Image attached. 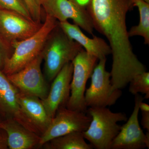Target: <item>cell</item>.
I'll list each match as a JSON object with an SVG mask.
<instances>
[{
	"label": "cell",
	"instance_id": "6",
	"mask_svg": "<svg viewBox=\"0 0 149 149\" xmlns=\"http://www.w3.org/2000/svg\"><path fill=\"white\" fill-rule=\"evenodd\" d=\"M99 61L91 74V85L85 92V102L88 107L111 106L122 95L121 90L113 89L110 72L106 69V58Z\"/></svg>",
	"mask_w": 149,
	"mask_h": 149
},
{
	"label": "cell",
	"instance_id": "10",
	"mask_svg": "<svg viewBox=\"0 0 149 149\" xmlns=\"http://www.w3.org/2000/svg\"><path fill=\"white\" fill-rule=\"evenodd\" d=\"M42 25L16 12L0 8V33L13 47L35 34Z\"/></svg>",
	"mask_w": 149,
	"mask_h": 149
},
{
	"label": "cell",
	"instance_id": "30",
	"mask_svg": "<svg viewBox=\"0 0 149 149\" xmlns=\"http://www.w3.org/2000/svg\"></svg>",
	"mask_w": 149,
	"mask_h": 149
},
{
	"label": "cell",
	"instance_id": "8",
	"mask_svg": "<svg viewBox=\"0 0 149 149\" xmlns=\"http://www.w3.org/2000/svg\"><path fill=\"white\" fill-rule=\"evenodd\" d=\"M42 61L41 52L34 60L23 69L7 75L10 81L19 91L36 96L41 100L45 98L49 90L41 70Z\"/></svg>",
	"mask_w": 149,
	"mask_h": 149
},
{
	"label": "cell",
	"instance_id": "1",
	"mask_svg": "<svg viewBox=\"0 0 149 149\" xmlns=\"http://www.w3.org/2000/svg\"><path fill=\"white\" fill-rule=\"evenodd\" d=\"M132 0H88L86 8L94 29L107 38L111 49V82L113 90L125 88L137 74L146 71L133 52L126 26Z\"/></svg>",
	"mask_w": 149,
	"mask_h": 149
},
{
	"label": "cell",
	"instance_id": "4",
	"mask_svg": "<svg viewBox=\"0 0 149 149\" xmlns=\"http://www.w3.org/2000/svg\"><path fill=\"white\" fill-rule=\"evenodd\" d=\"M87 113L91 117V121L88 129L83 132L85 139L95 148L111 149L113 141L121 128L118 123L127 121L126 115L113 112L107 107H91Z\"/></svg>",
	"mask_w": 149,
	"mask_h": 149
},
{
	"label": "cell",
	"instance_id": "24",
	"mask_svg": "<svg viewBox=\"0 0 149 149\" xmlns=\"http://www.w3.org/2000/svg\"><path fill=\"white\" fill-rule=\"evenodd\" d=\"M141 125L144 129L149 131V111H141Z\"/></svg>",
	"mask_w": 149,
	"mask_h": 149
},
{
	"label": "cell",
	"instance_id": "15",
	"mask_svg": "<svg viewBox=\"0 0 149 149\" xmlns=\"http://www.w3.org/2000/svg\"><path fill=\"white\" fill-rule=\"evenodd\" d=\"M58 24L70 38L77 42L87 53L96 57L98 60L111 54L109 45L102 38L94 35L93 38H89L79 26L68 21L58 22Z\"/></svg>",
	"mask_w": 149,
	"mask_h": 149
},
{
	"label": "cell",
	"instance_id": "28",
	"mask_svg": "<svg viewBox=\"0 0 149 149\" xmlns=\"http://www.w3.org/2000/svg\"><path fill=\"white\" fill-rule=\"evenodd\" d=\"M3 119H2V118H1V117H0V124H1V123Z\"/></svg>",
	"mask_w": 149,
	"mask_h": 149
},
{
	"label": "cell",
	"instance_id": "18",
	"mask_svg": "<svg viewBox=\"0 0 149 149\" xmlns=\"http://www.w3.org/2000/svg\"><path fill=\"white\" fill-rule=\"evenodd\" d=\"M134 7H137L140 15L139 24L131 27L128 31L129 37L141 36L144 44L149 45V3L144 0H132Z\"/></svg>",
	"mask_w": 149,
	"mask_h": 149
},
{
	"label": "cell",
	"instance_id": "5",
	"mask_svg": "<svg viewBox=\"0 0 149 149\" xmlns=\"http://www.w3.org/2000/svg\"><path fill=\"white\" fill-rule=\"evenodd\" d=\"M98 59L83 49L72 61L73 65L70 84V96L66 107L87 113L85 94L87 81L91 77Z\"/></svg>",
	"mask_w": 149,
	"mask_h": 149
},
{
	"label": "cell",
	"instance_id": "19",
	"mask_svg": "<svg viewBox=\"0 0 149 149\" xmlns=\"http://www.w3.org/2000/svg\"><path fill=\"white\" fill-rule=\"evenodd\" d=\"M129 91L132 95L142 93L144 99L149 98V72L146 71L139 73L129 82Z\"/></svg>",
	"mask_w": 149,
	"mask_h": 149
},
{
	"label": "cell",
	"instance_id": "29",
	"mask_svg": "<svg viewBox=\"0 0 149 149\" xmlns=\"http://www.w3.org/2000/svg\"><path fill=\"white\" fill-rule=\"evenodd\" d=\"M145 1L149 3V0H144Z\"/></svg>",
	"mask_w": 149,
	"mask_h": 149
},
{
	"label": "cell",
	"instance_id": "27",
	"mask_svg": "<svg viewBox=\"0 0 149 149\" xmlns=\"http://www.w3.org/2000/svg\"><path fill=\"white\" fill-rule=\"evenodd\" d=\"M70 1H72L73 2L75 3H76V0H70ZM77 4V3H76Z\"/></svg>",
	"mask_w": 149,
	"mask_h": 149
},
{
	"label": "cell",
	"instance_id": "13",
	"mask_svg": "<svg viewBox=\"0 0 149 149\" xmlns=\"http://www.w3.org/2000/svg\"><path fill=\"white\" fill-rule=\"evenodd\" d=\"M18 92V89L0 69V114L5 118H12L25 128L35 133L19 104Z\"/></svg>",
	"mask_w": 149,
	"mask_h": 149
},
{
	"label": "cell",
	"instance_id": "17",
	"mask_svg": "<svg viewBox=\"0 0 149 149\" xmlns=\"http://www.w3.org/2000/svg\"><path fill=\"white\" fill-rule=\"evenodd\" d=\"M42 147L47 149H92L86 143L83 132H73L47 142Z\"/></svg>",
	"mask_w": 149,
	"mask_h": 149
},
{
	"label": "cell",
	"instance_id": "9",
	"mask_svg": "<svg viewBox=\"0 0 149 149\" xmlns=\"http://www.w3.org/2000/svg\"><path fill=\"white\" fill-rule=\"evenodd\" d=\"M144 97L135 95V104L132 114L121 126L119 133L112 143L111 149H143L149 148V131L144 133L139 124V104Z\"/></svg>",
	"mask_w": 149,
	"mask_h": 149
},
{
	"label": "cell",
	"instance_id": "11",
	"mask_svg": "<svg viewBox=\"0 0 149 149\" xmlns=\"http://www.w3.org/2000/svg\"><path fill=\"white\" fill-rule=\"evenodd\" d=\"M42 6L46 13L55 18L58 22L71 19L74 24L89 34L94 35V26L85 7L70 0H47Z\"/></svg>",
	"mask_w": 149,
	"mask_h": 149
},
{
	"label": "cell",
	"instance_id": "2",
	"mask_svg": "<svg viewBox=\"0 0 149 149\" xmlns=\"http://www.w3.org/2000/svg\"><path fill=\"white\" fill-rule=\"evenodd\" d=\"M83 48L70 38L58 24L48 37L42 52L45 76L52 82L63 66L71 62Z\"/></svg>",
	"mask_w": 149,
	"mask_h": 149
},
{
	"label": "cell",
	"instance_id": "7",
	"mask_svg": "<svg viewBox=\"0 0 149 149\" xmlns=\"http://www.w3.org/2000/svg\"><path fill=\"white\" fill-rule=\"evenodd\" d=\"M91 121L89 115L83 112L73 110L66 107H61L56 112L49 126L40 138L39 147L52 139L73 132H84Z\"/></svg>",
	"mask_w": 149,
	"mask_h": 149
},
{
	"label": "cell",
	"instance_id": "14",
	"mask_svg": "<svg viewBox=\"0 0 149 149\" xmlns=\"http://www.w3.org/2000/svg\"><path fill=\"white\" fill-rule=\"evenodd\" d=\"M17 98L19 104L26 119L36 133L42 136L52 119L48 115L41 100L36 96L19 91Z\"/></svg>",
	"mask_w": 149,
	"mask_h": 149
},
{
	"label": "cell",
	"instance_id": "26",
	"mask_svg": "<svg viewBox=\"0 0 149 149\" xmlns=\"http://www.w3.org/2000/svg\"><path fill=\"white\" fill-rule=\"evenodd\" d=\"M46 1H47V0H38L39 3H40V5L41 6H42L44 4V3Z\"/></svg>",
	"mask_w": 149,
	"mask_h": 149
},
{
	"label": "cell",
	"instance_id": "12",
	"mask_svg": "<svg viewBox=\"0 0 149 149\" xmlns=\"http://www.w3.org/2000/svg\"><path fill=\"white\" fill-rule=\"evenodd\" d=\"M72 72V62L68 63L53 80L47 97L41 100L48 115L52 119L59 108L66 107L70 96V84Z\"/></svg>",
	"mask_w": 149,
	"mask_h": 149
},
{
	"label": "cell",
	"instance_id": "20",
	"mask_svg": "<svg viewBox=\"0 0 149 149\" xmlns=\"http://www.w3.org/2000/svg\"><path fill=\"white\" fill-rule=\"evenodd\" d=\"M0 8L16 12L33 20L24 0H0Z\"/></svg>",
	"mask_w": 149,
	"mask_h": 149
},
{
	"label": "cell",
	"instance_id": "23",
	"mask_svg": "<svg viewBox=\"0 0 149 149\" xmlns=\"http://www.w3.org/2000/svg\"><path fill=\"white\" fill-rule=\"evenodd\" d=\"M8 148L6 133L4 130L0 128V149Z\"/></svg>",
	"mask_w": 149,
	"mask_h": 149
},
{
	"label": "cell",
	"instance_id": "25",
	"mask_svg": "<svg viewBox=\"0 0 149 149\" xmlns=\"http://www.w3.org/2000/svg\"><path fill=\"white\" fill-rule=\"evenodd\" d=\"M139 109L141 111H149V105L142 101L139 104Z\"/></svg>",
	"mask_w": 149,
	"mask_h": 149
},
{
	"label": "cell",
	"instance_id": "16",
	"mask_svg": "<svg viewBox=\"0 0 149 149\" xmlns=\"http://www.w3.org/2000/svg\"><path fill=\"white\" fill-rule=\"evenodd\" d=\"M0 128L6 133L9 149H32L39 147L41 136L12 118L3 120Z\"/></svg>",
	"mask_w": 149,
	"mask_h": 149
},
{
	"label": "cell",
	"instance_id": "3",
	"mask_svg": "<svg viewBox=\"0 0 149 149\" xmlns=\"http://www.w3.org/2000/svg\"><path fill=\"white\" fill-rule=\"evenodd\" d=\"M58 22L46 13L45 21L37 32L13 45V53L6 61L2 70L4 73L8 75L18 72L34 60L42 51L48 37Z\"/></svg>",
	"mask_w": 149,
	"mask_h": 149
},
{
	"label": "cell",
	"instance_id": "21",
	"mask_svg": "<svg viewBox=\"0 0 149 149\" xmlns=\"http://www.w3.org/2000/svg\"><path fill=\"white\" fill-rule=\"evenodd\" d=\"M14 50L13 46L0 33V69L2 70L6 61L10 57Z\"/></svg>",
	"mask_w": 149,
	"mask_h": 149
},
{
	"label": "cell",
	"instance_id": "22",
	"mask_svg": "<svg viewBox=\"0 0 149 149\" xmlns=\"http://www.w3.org/2000/svg\"><path fill=\"white\" fill-rule=\"evenodd\" d=\"M31 17L34 21L41 23L42 19V6L38 0H24Z\"/></svg>",
	"mask_w": 149,
	"mask_h": 149
}]
</instances>
